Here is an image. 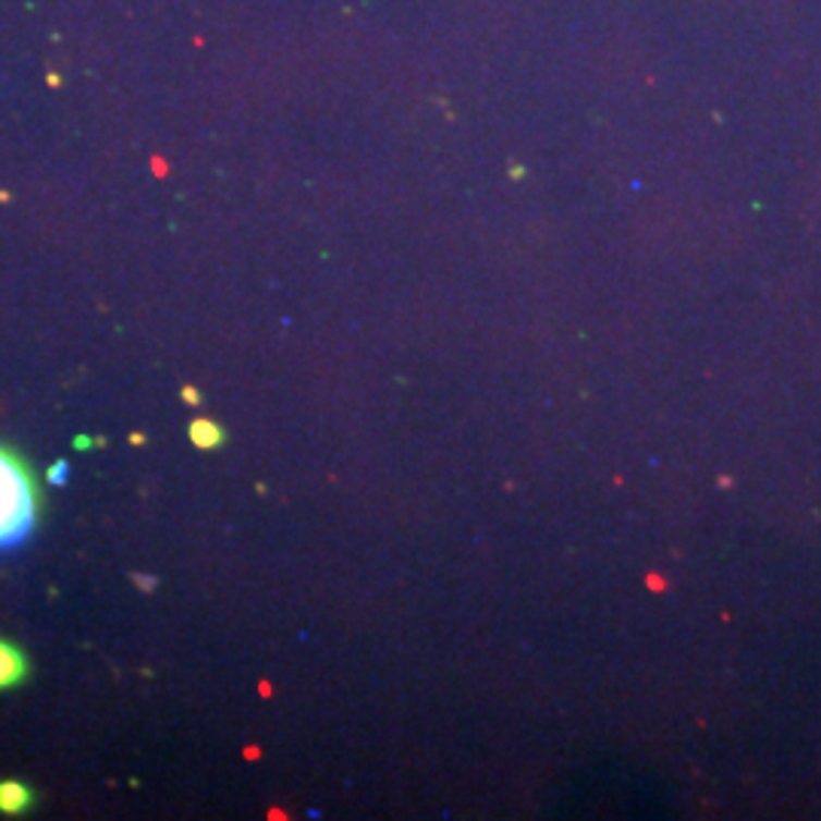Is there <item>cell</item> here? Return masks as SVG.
<instances>
[{"label": "cell", "instance_id": "1", "mask_svg": "<svg viewBox=\"0 0 821 821\" xmlns=\"http://www.w3.org/2000/svg\"><path fill=\"white\" fill-rule=\"evenodd\" d=\"M40 514V493L28 466L0 448V548L22 542Z\"/></svg>", "mask_w": 821, "mask_h": 821}, {"label": "cell", "instance_id": "5", "mask_svg": "<svg viewBox=\"0 0 821 821\" xmlns=\"http://www.w3.org/2000/svg\"><path fill=\"white\" fill-rule=\"evenodd\" d=\"M52 481H64V463L56 466V471H52Z\"/></svg>", "mask_w": 821, "mask_h": 821}, {"label": "cell", "instance_id": "3", "mask_svg": "<svg viewBox=\"0 0 821 821\" xmlns=\"http://www.w3.org/2000/svg\"><path fill=\"white\" fill-rule=\"evenodd\" d=\"M37 804V794L19 779H0V812L3 816H25Z\"/></svg>", "mask_w": 821, "mask_h": 821}, {"label": "cell", "instance_id": "2", "mask_svg": "<svg viewBox=\"0 0 821 821\" xmlns=\"http://www.w3.org/2000/svg\"><path fill=\"white\" fill-rule=\"evenodd\" d=\"M30 673V663L28 654L22 651L13 642H7V639H0V690H10L19 688Z\"/></svg>", "mask_w": 821, "mask_h": 821}, {"label": "cell", "instance_id": "4", "mask_svg": "<svg viewBox=\"0 0 821 821\" xmlns=\"http://www.w3.org/2000/svg\"><path fill=\"white\" fill-rule=\"evenodd\" d=\"M189 439L198 451H217V448H222V441H225V432L210 417H198V420H192Z\"/></svg>", "mask_w": 821, "mask_h": 821}]
</instances>
